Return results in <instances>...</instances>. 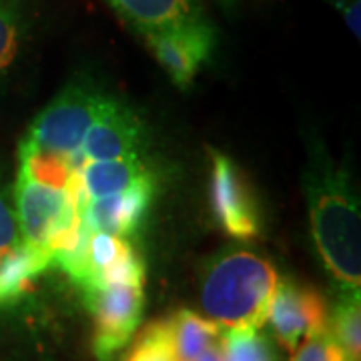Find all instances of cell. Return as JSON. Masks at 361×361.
<instances>
[{
    "instance_id": "obj_23",
    "label": "cell",
    "mask_w": 361,
    "mask_h": 361,
    "mask_svg": "<svg viewBox=\"0 0 361 361\" xmlns=\"http://www.w3.org/2000/svg\"><path fill=\"white\" fill-rule=\"evenodd\" d=\"M195 361H223V353H221V343H213L211 348H207Z\"/></svg>"
},
{
    "instance_id": "obj_16",
    "label": "cell",
    "mask_w": 361,
    "mask_h": 361,
    "mask_svg": "<svg viewBox=\"0 0 361 361\" xmlns=\"http://www.w3.org/2000/svg\"><path fill=\"white\" fill-rule=\"evenodd\" d=\"M26 28L25 0H0V82L16 66L25 44Z\"/></svg>"
},
{
    "instance_id": "obj_3",
    "label": "cell",
    "mask_w": 361,
    "mask_h": 361,
    "mask_svg": "<svg viewBox=\"0 0 361 361\" xmlns=\"http://www.w3.org/2000/svg\"><path fill=\"white\" fill-rule=\"evenodd\" d=\"M106 99L109 97L92 85H68L40 111L25 141L52 153L75 155L80 151L90 125L99 116Z\"/></svg>"
},
{
    "instance_id": "obj_8",
    "label": "cell",
    "mask_w": 361,
    "mask_h": 361,
    "mask_svg": "<svg viewBox=\"0 0 361 361\" xmlns=\"http://www.w3.org/2000/svg\"><path fill=\"white\" fill-rule=\"evenodd\" d=\"M267 319L277 341L289 351H295L303 339L327 329V310L319 293L289 279H279Z\"/></svg>"
},
{
    "instance_id": "obj_5",
    "label": "cell",
    "mask_w": 361,
    "mask_h": 361,
    "mask_svg": "<svg viewBox=\"0 0 361 361\" xmlns=\"http://www.w3.org/2000/svg\"><path fill=\"white\" fill-rule=\"evenodd\" d=\"M82 293L94 317V355L99 361H109L118 349L129 343L141 325L145 305L142 283L121 281Z\"/></svg>"
},
{
    "instance_id": "obj_15",
    "label": "cell",
    "mask_w": 361,
    "mask_h": 361,
    "mask_svg": "<svg viewBox=\"0 0 361 361\" xmlns=\"http://www.w3.org/2000/svg\"><path fill=\"white\" fill-rule=\"evenodd\" d=\"M177 361H195L207 348L221 339V327L213 319L189 310H180L169 319Z\"/></svg>"
},
{
    "instance_id": "obj_4",
    "label": "cell",
    "mask_w": 361,
    "mask_h": 361,
    "mask_svg": "<svg viewBox=\"0 0 361 361\" xmlns=\"http://www.w3.org/2000/svg\"><path fill=\"white\" fill-rule=\"evenodd\" d=\"M14 209L23 243L51 251V245L80 219L73 195L40 185L18 173L14 185Z\"/></svg>"
},
{
    "instance_id": "obj_9",
    "label": "cell",
    "mask_w": 361,
    "mask_h": 361,
    "mask_svg": "<svg viewBox=\"0 0 361 361\" xmlns=\"http://www.w3.org/2000/svg\"><path fill=\"white\" fill-rule=\"evenodd\" d=\"M145 127L141 118L127 104L106 99L99 116L90 125L82 141V155L89 161H111L125 157H141Z\"/></svg>"
},
{
    "instance_id": "obj_19",
    "label": "cell",
    "mask_w": 361,
    "mask_h": 361,
    "mask_svg": "<svg viewBox=\"0 0 361 361\" xmlns=\"http://www.w3.org/2000/svg\"><path fill=\"white\" fill-rule=\"evenodd\" d=\"M125 361H177L169 319L147 325Z\"/></svg>"
},
{
    "instance_id": "obj_22",
    "label": "cell",
    "mask_w": 361,
    "mask_h": 361,
    "mask_svg": "<svg viewBox=\"0 0 361 361\" xmlns=\"http://www.w3.org/2000/svg\"><path fill=\"white\" fill-rule=\"evenodd\" d=\"M334 6H336L337 11L341 13L343 16V20H345V25L351 30V35L355 37V39H360V32H361V2L360 0H329Z\"/></svg>"
},
{
    "instance_id": "obj_2",
    "label": "cell",
    "mask_w": 361,
    "mask_h": 361,
    "mask_svg": "<svg viewBox=\"0 0 361 361\" xmlns=\"http://www.w3.org/2000/svg\"><path fill=\"white\" fill-rule=\"evenodd\" d=\"M279 275L249 249H227L201 275V307L227 331H257L269 317Z\"/></svg>"
},
{
    "instance_id": "obj_11",
    "label": "cell",
    "mask_w": 361,
    "mask_h": 361,
    "mask_svg": "<svg viewBox=\"0 0 361 361\" xmlns=\"http://www.w3.org/2000/svg\"><path fill=\"white\" fill-rule=\"evenodd\" d=\"M78 180L89 199L123 193L129 187L151 179L153 175L145 167L141 157H125L111 161H85L78 169Z\"/></svg>"
},
{
    "instance_id": "obj_1",
    "label": "cell",
    "mask_w": 361,
    "mask_h": 361,
    "mask_svg": "<svg viewBox=\"0 0 361 361\" xmlns=\"http://www.w3.org/2000/svg\"><path fill=\"white\" fill-rule=\"evenodd\" d=\"M313 243L339 293L361 285V211L353 180L322 145L313 147L303 173Z\"/></svg>"
},
{
    "instance_id": "obj_18",
    "label": "cell",
    "mask_w": 361,
    "mask_h": 361,
    "mask_svg": "<svg viewBox=\"0 0 361 361\" xmlns=\"http://www.w3.org/2000/svg\"><path fill=\"white\" fill-rule=\"evenodd\" d=\"M223 361H277L271 343L257 331H227L219 339Z\"/></svg>"
},
{
    "instance_id": "obj_21",
    "label": "cell",
    "mask_w": 361,
    "mask_h": 361,
    "mask_svg": "<svg viewBox=\"0 0 361 361\" xmlns=\"http://www.w3.org/2000/svg\"><path fill=\"white\" fill-rule=\"evenodd\" d=\"M23 243L20 227L16 219L14 199L8 189L0 187V259Z\"/></svg>"
},
{
    "instance_id": "obj_6",
    "label": "cell",
    "mask_w": 361,
    "mask_h": 361,
    "mask_svg": "<svg viewBox=\"0 0 361 361\" xmlns=\"http://www.w3.org/2000/svg\"><path fill=\"white\" fill-rule=\"evenodd\" d=\"M171 80L187 89L203 68L215 44V32L201 14L142 35Z\"/></svg>"
},
{
    "instance_id": "obj_7",
    "label": "cell",
    "mask_w": 361,
    "mask_h": 361,
    "mask_svg": "<svg viewBox=\"0 0 361 361\" xmlns=\"http://www.w3.org/2000/svg\"><path fill=\"white\" fill-rule=\"evenodd\" d=\"M209 153H211L209 201L221 229L241 241L257 237L261 229L257 205L243 173L227 155L215 149H211Z\"/></svg>"
},
{
    "instance_id": "obj_13",
    "label": "cell",
    "mask_w": 361,
    "mask_h": 361,
    "mask_svg": "<svg viewBox=\"0 0 361 361\" xmlns=\"http://www.w3.org/2000/svg\"><path fill=\"white\" fill-rule=\"evenodd\" d=\"M137 32H149L201 14L195 0H106Z\"/></svg>"
},
{
    "instance_id": "obj_17",
    "label": "cell",
    "mask_w": 361,
    "mask_h": 361,
    "mask_svg": "<svg viewBox=\"0 0 361 361\" xmlns=\"http://www.w3.org/2000/svg\"><path fill=\"white\" fill-rule=\"evenodd\" d=\"M360 291L339 293V301L327 315V331L345 351L349 361H360L361 351V315Z\"/></svg>"
},
{
    "instance_id": "obj_14",
    "label": "cell",
    "mask_w": 361,
    "mask_h": 361,
    "mask_svg": "<svg viewBox=\"0 0 361 361\" xmlns=\"http://www.w3.org/2000/svg\"><path fill=\"white\" fill-rule=\"evenodd\" d=\"M18 159H20L18 173L40 185L68 191L73 180L77 179V169L73 165L71 157L61 153H52L23 141L18 149Z\"/></svg>"
},
{
    "instance_id": "obj_12",
    "label": "cell",
    "mask_w": 361,
    "mask_h": 361,
    "mask_svg": "<svg viewBox=\"0 0 361 361\" xmlns=\"http://www.w3.org/2000/svg\"><path fill=\"white\" fill-rule=\"evenodd\" d=\"M52 265L51 251L20 243L0 259V305H13Z\"/></svg>"
},
{
    "instance_id": "obj_10",
    "label": "cell",
    "mask_w": 361,
    "mask_h": 361,
    "mask_svg": "<svg viewBox=\"0 0 361 361\" xmlns=\"http://www.w3.org/2000/svg\"><path fill=\"white\" fill-rule=\"evenodd\" d=\"M153 195L155 180L151 177L133 185L123 193L89 199L85 209L80 211V217L90 231L111 233L116 237L129 239L130 235L141 229Z\"/></svg>"
},
{
    "instance_id": "obj_20",
    "label": "cell",
    "mask_w": 361,
    "mask_h": 361,
    "mask_svg": "<svg viewBox=\"0 0 361 361\" xmlns=\"http://www.w3.org/2000/svg\"><path fill=\"white\" fill-rule=\"evenodd\" d=\"M291 361H349V357L331 334L323 329L319 334L307 337L303 345L299 343Z\"/></svg>"
}]
</instances>
